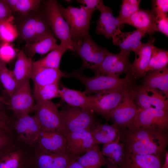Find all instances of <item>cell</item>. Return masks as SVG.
<instances>
[{
	"label": "cell",
	"mask_w": 168,
	"mask_h": 168,
	"mask_svg": "<svg viewBox=\"0 0 168 168\" xmlns=\"http://www.w3.org/2000/svg\"><path fill=\"white\" fill-rule=\"evenodd\" d=\"M120 142L125 151L136 154L160 157L168 143L167 131L154 130L133 125L120 129Z\"/></svg>",
	"instance_id": "obj_1"
},
{
	"label": "cell",
	"mask_w": 168,
	"mask_h": 168,
	"mask_svg": "<svg viewBox=\"0 0 168 168\" xmlns=\"http://www.w3.org/2000/svg\"><path fill=\"white\" fill-rule=\"evenodd\" d=\"M12 22L18 38L26 44H31L52 31L44 12L39 10L14 17Z\"/></svg>",
	"instance_id": "obj_2"
},
{
	"label": "cell",
	"mask_w": 168,
	"mask_h": 168,
	"mask_svg": "<svg viewBox=\"0 0 168 168\" xmlns=\"http://www.w3.org/2000/svg\"><path fill=\"white\" fill-rule=\"evenodd\" d=\"M65 76L80 81L85 86L84 93L89 96L93 93L99 94L110 93L134 84V78L129 74H126L123 78L101 74L89 77L85 76L81 71H74L66 73Z\"/></svg>",
	"instance_id": "obj_3"
},
{
	"label": "cell",
	"mask_w": 168,
	"mask_h": 168,
	"mask_svg": "<svg viewBox=\"0 0 168 168\" xmlns=\"http://www.w3.org/2000/svg\"><path fill=\"white\" fill-rule=\"evenodd\" d=\"M58 6L68 25L72 41L77 47L79 46L82 38L89 33L90 21L94 11L82 5L80 8L71 6L64 8L58 2Z\"/></svg>",
	"instance_id": "obj_4"
},
{
	"label": "cell",
	"mask_w": 168,
	"mask_h": 168,
	"mask_svg": "<svg viewBox=\"0 0 168 168\" xmlns=\"http://www.w3.org/2000/svg\"><path fill=\"white\" fill-rule=\"evenodd\" d=\"M93 113L68 104L62 106L60 113L63 134L89 129L97 122Z\"/></svg>",
	"instance_id": "obj_5"
},
{
	"label": "cell",
	"mask_w": 168,
	"mask_h": 168,
	"mask_svg": "<svg viewBox=\"0 0 168 168\" xmlns=\"http://www.w3.org/2000/svg\"><path fill=\"white\" fill-rule=\"evenodd\" d=\"M44 12L54 35L61 43L65 44L69 49L76 51L77 45L72 41L68 25L61 15L55 0L43 1Z\"/></svg>",
	"instance_id": "obj_6"
},
{
	"label": "cell",
	"mask_w": 168,
	"mask_h": 168,
	"mask_svg": "<svg viewBox=\"0 0 168 168\" xmlns=\"http://www.w3.org/2000/svg\"><path fill=\"white\" fill-rule=\"evenodd\" d=\"M134 84L127 87L121 102L110 115V119L119 130L133 124L138 109L134 103Z\"/></svg>",
	"instance_id": "obj_7"
},
{
	"label": "cell",
	"mask_w": 168,
	"mask_h": 168,
	"mask_svg": "<svg viewBox=\"0 0 168 168\" xmlns=\"http://www.w3.org/2000/svg\"><path fill=\"white\" fill-rule=\"evenodd\" d=\"M76 51L82 61V68H88L95 73L105 57L110 52L106 48L97 44L88 33L82 38Z\"/></svg>",
	"instance_id": "obj_8"
},
{
	"label": "cell",
	"mask_w": 168,
	"mask_h": 168,
	"mask_svg": "<svg viewBox=\"0 0 168 168\" xmlns=\"http://www.w3.org/2000/svg\"><path fill=\"white\" fill-rule=\"evenodd\" d=\"M131 125L151 130L167 131L168 112L153 108L139 107Z\"/></svg>",
	"instance_id": "obj_9"
},
{
	"label": "cell",
	"mask_w": 168,
	"mask_h": 168,
	"mask_svg": "<svg viewBox=\"0 0 168 168\" xmlns=\"http://www.w3.org/2000/svg\"><path fill=\"white\" fill-rule=\"evenodd\" d=\"M33 111L41 129L62 133L60 111L56 105L50 100L36 103Z\"/></svg>",
	"instance_id": "obj_10"
},
{
	"label": "cell",
	"mask_w": 168,
	"mask_h": 168,
	"mask_svg": "<svg viewBox=\"0 0 168 168\" xmlns=\"http://www.w3.org/2000/svg\"><path fill=\"white\" fill-rule=\"evenodd\" d=\"M29 80L26 79L20 83L10 98L8 104L13 111V115L29 114L34 111L35 104Z\"/></svg>",
	"instance_id": "obj_11"
},
{
	"label": "cell",
	"mask_w": 168,
	"mask_h": 168,
	"mask_svg": "<svg viewBox=\"0 0 168 168\" xmlns=\"http://www.w3.org/2000/svg\"><path fill=\"white\" fill-rule=\"evenodd\" d=\"M12 117L13 127L20 139L25 144L34 145L41 129L34 116L25 114Z\"/></svg>",
	"instance_id": "obj_12"
},
{
	"label": "cell",
	"mask_w": 168,
	"mask_h": 168,
	"mask_svg": "<svg viewBox=\"0 0 168 168\" xmlns=\"http://www.w3.org/2000/svg\"><path fill=\"white\" fill-rule=\"evenodd\" d=\"M34 153L33 145L23 144L0 155V168H30Z\"/></svg>",
	"instance_id": "obj_13"
},
{
	"label": "cell",
	"mask_w": 168,
	"mask_h": 168,
	"mask_svg": "<svg viewBox=\"0 0 168 168\" xmlns=\"http://www.w3.org/2000/svg\"><path fill=\"white\" fill-rule=\"evenodd\" d=\"M131 85L110 93L90 96L94 113L98 114L107 119H110L111 113L121 102L126 88Z\"/></svg>",
	"instance_id": "obj_14"
},
{
	"label": "cell",
	"mask_w": 168,
	"mask_h": 168,
	"mask_svg": "<svg viewBox=\"0 0 168 168\" xmlns=\"http://www.w3.org/2000/svg\"><path fill=\"white\" fill-rule=\"evenodd\" d=\"M24 144L13 127L12 117L0 111V155Z\"/></svg>",
	"instance_id": "obj_15"
},
{
	"label": "cell",
	"mask_w": 168,
	"mask_h": 168,
	"mask_svg": "<svg viewBox=\"0 0 168 168\" xmlns=\"http://www.w3.org/2000/svg\"><path fill=\"white\" fill-rule=\"evenodd\" d=\"M67 142V152L72 159L86 152L96 144L89 129L63 134Z\"/></svg>",
	"instance_id": "obj_16"
},
{
	"label": "cell",
	"mask_w": 168,
	"mask_h": 168,
	"mask_svg": "<svg viewBox=\"0 0 168 168\" xmlns=\"http://www.w3.org/2000/svg\"><path fill=\"white\" fill-rule=\"evenodd\" d=\"M30 168H66L71 159L65 153H49L35 144Z\"/></svg>",
	"instance_id": "obj_17"
},
{
	"label": "cell",
	"mask_w": 168,
	"mask_h": 168,
	"mask_svg": "<svg viewBox=\"0 0 168 168\" xmlns=\"http://www.w3.org/2000/svg\"><path fill=\"white\" fill-rule=\"evenodd\" d=\"M34 144L47 152L68 154L66 138L63 134L59 132L41 129Z\"/></svg>",
	"instance_id": "obj_18"
},
{
	"label": "cell",
	"mask_w": 168,
	"mask_h": 168,
	"mask_svg": "<svg viewBox=\"0 0 168 168\" xmlns=\"http://www.w3.org/2000/svg\"><path fill=\"white\" fill-rule=\"evenodd\" d=\"M99 18L96 21V34L103 35L110 39L121 32L124 24L113 16L111 9L103 4L98 9Z\"/></svg>",
	"instance_id": "obj_19"
},
{
	"label": "cell",
	"mask_w": 168,
	"mask_h": 168,
	"mask_svg": "<svg viewBox=\"0 0 168 168\" xmlns=\"http://www.w3.org/2000/svg\"><path fill=\"white\" fill-rule=\"evenodd\" d=\"M134 100L139 108H153L168 111V100L160 92L156 91L152 92L151 96L141 86H134Z\"/></svg>",
	"instance_id": "obj_20"
},
{
	"label": "cell",
	"mask_w": 168,
	"mask_h": 168,
	"mask_svg": "<svg viewBox=\"0 0 168 168\" xmlns=\"http://www.w3.org/2000/svg\"><path fill=\"white\" fill-rule=\"evenodd\" d=\"M155 39L151 37L146 43H142L137 52L136 55L138 56L134 61L131 64L129 72L128 74L134 78L144 77L146 74V70L149 64L152 54V50Z\"/></svg>",
	"instance_id": "obj_21"
},
{
	"label": "cell",
	"mask_w": 168,
	"mask_h": 168,
	"mask_svg": "<svg viewBox=\"0 0 168 168\" xmlns=\"http://www.w3.org/2000/svg\"><path fill=\"white\" fill-rule=\"evenodd\" d=\"M118 168H162V165L159 156L136 154L125 150L124 156Z\"/></svg>",
	"instance_id": "obj_22"
},
{
	"label": "cell",
	"mask_w": 168,
	"mask_h": 168,
	"mask_svg": "<svg viewBox=\"0 0 168 168\" xmlns=\"http://www.w3.org/2000/svg\"><path fill=\"white\" fill-rule=\"evenodd\" d=\"M146 34L142 30H137L132 32L121 31L112 38L113 43L119 47L120 51L130 53L134 51L135 54L142 43L141 39Z\"/></svg>",
	"instance_id": "obj_23"
},
{
	"label": "cell",
	"mask_w": 168,
	"mask_h": 168,
	"mask_svg": "<svg viewBox=\"0 0 168 168\" xmlns=\"http://www.w3.org/2000/svg\"><path fill=\"white\" fill-rule=\"evenodd\" d=\"M141 87L147 92L159 91L168 96V69L160 71H150L147 72Z\"/></svg>",
	"instance_id": "obj_24"
},
{
	"label": "cell",
	"mask_w": 168,
	"mask_h": 168,
	"mask_svg": "<svg viewBox=\"0 0 168 168\" xmlns=\"http://www.w3.org/2000/svg\"><path fill=\"white\" fill-rule=\"evenodd\" d=\"M66 73L59 69L43 68L33 65L30 79L33 81L34 86L38 87L59 83Z\"/></svg>",
	"instance_id": "obj_25"
},
{
	"label": "cell",
	"mask_w": 168,
	"mask_h": 168,
	"mask_svg": "<svg viewBox=\"0 0 168 168\" xmlns=\"http://www.w3.org/2000/svg\"><path fill=\"white\" fill-rule=\"evenodd\" d=\"M156 14L152 11L139 9L124 22L142 30L147 34H152L156 31Z\"/></svg>",
	"instance_id": "obj_26"
},
{
	"label": "cell",
	"mask_w": 168,
	"mask_h": 168,
	"mask_svg": "<svg viewBox=\"0 0 168 168\" xmlns=\"http://www.w3.org/2000/svg\"><path fill=\"white\" fill-rule=\"evenodd\" d=\"M59 97L68 105L93 112V107L90 96L83 92L68 88L61 85Z\"/></svg>",
	"instance_id": "obj_27"
},
{
	"label": "cell",
	"mask_w": 168,
	"mask_h": 168,
	"mask_svg": "<svg viewBox=\"0 0 168 168\" xmlns=\"http://www.w3.org/2000/svg\"><path fill=\"white\" fill-rule=\"evenodd\" d=\"M89 130L96 144H105L120 140V130L113 124L97 122Z\"/></svg>",
	"instance_id": "obj_28"
},
{
	"label": "cell",
	"mask_w": 168,
	"mask_h": 168,
	"mask_svg": "<svg viewBox=\"0 0 168 168\" xmlns=\"http://www.w3.org/2000/svg\"><path fill=\"white\" fill-rule=\"evenodd\" d=\"M54 34H46L31 44H26L25 49L31 58L35 54H46L54 49L58 44Z\"/></svg>",
	"instance_id": "obj_29"
},
{
	"label": "cell",
	"mask_w": 168,
	"mask_h": 168,
	"mask_svg": "<svg viewBox=\"0 0 168 168\" xmlns=\"http://www.w3.org/2000/svg\"><path fill=\"white\" fill-rule=\"evenodd\" d=\"M16 60L12 72L18 84L30 79L33 62L24 52L19 50L17 53Z\"/></svg>",
	"instance_id": "obj_30"
},
{
	"label": "cell",
	"mask_w": 168,
	"mask_h": 168,
	"mask_svg": "<svg viewBox=\"0 0 168 168\" xmlns=\"http://www.w3.org/2000/svg\"><path fill=\"white\" fill-rule=\"evenodd\" d=\"M85 168H100L106 163L98 144H95L82 156L75 159Z\"/></svg>",
	"instance_id": "obj_31"
},
{
	"label": "cell",
	"mask_w": 168,
	"mask_h": 168,
	"mask_svg": "<svg viewBox=\"0 0 168 168\" xmlns=\"http://www.w3.org/2000/svg\"><path fill=\"white\" fill-rule=\"evenodd\" d=\"M68 49V48L65 44L61 43L44 57L33 62V65L37 67L59 69L62 57Z\"/></svg>",
	"instance_id": "obj_32"
},
{
	"label": "cell",
	"mask_w": 168,
	"mask_h": 168,
	"mask_svg": "<svg viewBox=\"0 0 168 168\" xmlns=\"http://www.w3.org/2000/svg\"><path fill=\"white\" fill-rule=\"evenodd\" d=\"M120 140L112 143L103 144L101 151L103 156L108 158L110 163L118 166L124 156V145Z\"/></svg>",
	"instance_id": "obj_33"
},
{
	"label": "cell",
	"mask_w": 168,
	"mask_h": 168,
	"mask_svg": "<svg viewBox=\"0 0 168 168\" xmlns=\"http://www.w3.org/2000/svg\"><path fill=\"white\" fill-rule=\"evenodd\" d=\"M168 63V51L154 45L146 72L150 71H162L167 68Z\"/></svg>",
	"instance_id": "obj_34"
},
{
	"label": "cell",
	"mask_w": 168,
	"mask_h": 168,
	"mask_svg": "<svg viewBox=\"0 0 168 168\" xmlns=\"http://www.w3.org/2000/svg\"><path fill=\"white\" fill-rule=\"evenodd\" d=\"M59 83H56L41 86H34V96L36 103L59 97Z\"/></svg>",
	"instance_id": "obj_35"
},
{
	"label": "cell",
	"mask_w": 168,
	"mask_h": 168,
	"mask_svg": "<svg viewBox=\"0 0 168 168\" xmlns=\"http://www.w3.org/2000/svg\"><path fill=\"white\" fill-rule=\"evenodd\" d=\"M0 82L10 98L17 88L18 84L12 71L6 67L3 61L0 62Z\"/></svg>",
	"instance_id": "obj_36"
},
{
	"label": "cell",
	"mask_w": 168,
	"mask_h": 168,
	"mask_svg": "<svg viewBox=\"0 0 168 168\" xmlns=\"http://www.w3.org/2000/svg\"><path fill=\"white\" fill-rule=\"evenodd\" d=\"M13 18L0 20V39L2 42L9 43L18 37L17 30L12 22Z\"/></svg>",
	"instance_id": "obj_37"
},
{
	"label": "cell",
	"mask_w": 168,
	"mask_h": 168,
	"mask_svg": "<svg viewBox=\"0 0 168 168\" xmlns=\"http://www.w3.org/2000/svg\"><path fill=\"white\" fill-rule=\"evenodd\" d=\"M140 0H123L118 16L117 17L122 23L139 9Z\"/></svg>",
	"instance_id": "obj_38"
},
{
	"label": "cell",
	"mask_w": 168,
	"mask_h": 168,
	"mask_svg": "<svg viewBox=\"0 0 168 168\" xmlns=\"http://www.w3.org/2000/svg\"><path fill=\"white\" fill-rule=\"evenodd\" d=\"M42 2L41 0H18L14 12L21 14L38 10Z\"/></svg>",
	"instance_id": "obj_39"
},
{
	"label": "cell",
	"mask_w": 168,
	"mask_h": 168,
	"mask_svg": "<svg viewBox=\"0 0 168 168\" xmlns=\"http://www.w3.org/2000/svg\"><path fill=\"white\" fill-rule=\"evenodd\" d=\"M16 54V51L9 43L2 42L0 45V56L5 63L14 58Z\"/></svg>",
	"instance_id": "obj_40"
},
{
	"label": "cell",
	"mask_w": 168,
	"mask_h": 168,
	"mask_svg": "<svg viewBox=\"0 0 168 168\" xmlns=\"http://www.w3.org/2000/svg\"><path fill=\"white\" fill-rule=\"evenodd\" d=\"M156 31L161 32L168 36V18L167 14L164 13L156 14L155 19Z\"/></svg>",
	"instance_id": "obj_41"
},
{
	"label": "cell",
	"mask_w": 168,
	"mask_h": 168,
	"mask_svg": "<svg viewBox=\"0 0 168 168\" xmlns=\"http://www.w3.org/2000/svg\"><path fill=\"white\" fill-rule=\"evenodd\" d=\"M152 11L156 14L164 13L167 14L168 12V0H152Z\"/></svg>",
	"instance_id": "obj_42"
},
{
	"label": "cell",
	"mask_w": 168,
	"mask_h": 168,
	"mask_svg": "<svg viewBox=\"0 0 168 168\" xmlns=\"http://www.w3.org/2000/svg\"><path fill=\"white\" fill-rule=\"evenodd\" d=\"M12 13L5 0H0V20L7 19L13 17Z\"/></svg>",
	"instance_id": "obj_43"
},
{
	"label": "cell",
	"mask_w": 168,
	"mask_h": 168,
	"mask_svg": "<svg viewBox=\"0 0 168 168\" xmlns=\"http://www.w3.org/2000/svg\"><path fill=\"white\" fill-rule=\"evenodd\" d=\"M77 1L82 4L86 5L88 8L95 11L98 9L104 4L103 1L101 0H78Z\"/></svg>",
	"instance_id": "obj_44"
},
{
	"label": "cell",
	"mask_w": 168,
	"mask_h": 168,
	"mask_svg": "<svg viewBox=\"0 0 168 168\" xmlns=\"http://www.w3.org/2000/svg\"><path fill=\"white\" fill-rule=\"evenodd\" d=\"M66 168H85L80 165L75 160L72 159Z\"/></svg>",
	"instance_id": "obj_45"
},
{
	"label": "cell",
	"mask_w": 168,
	"mask_h": 168,
	"mask_svg": "<svg viewBox=\"0 0 168 168\" xmlns=\"http://www.w3.org/2000/svg\"><path fill=\"white\" fill-rule=\"evenodd\" d=\"M5 1L9 8L12 12H14L18 0H5Z\"/></svg>",
	"instance_id": "obj_46"
},
{
	"label": "cell",
	"mask_w": 168,
	"mask_h": 168,
	"mask_svg": "<svg viewBox=\"0 0 168 168\" xmlns=\"http://www.w3.org/2000/svg\"><path fill=\"white\" fill-rule=\"evenodd\" d=\"M7 103L5 102L4 100L0 96V111H4L6 110V105Z\"/></svg>",
	"instance_id": "obj_47"
},
{
	"label": "cell",
	"mask_w": 168,
	"mask_h": 168,
	"mask_svg": "<svg viewBox=\"0 0 168 168\" xmlns=\"http://www.w3.org/2000/svg\"><path fill=\"white\" fill-rule=\"evenodd\" d=\"M165 157L164 163L162 165V168H168V152L166 151L165 153Z\"/></svg>",
	"instance_id": "obj_48"
},
{
	"label": "cell",
	"mask_w": 168,
	"mask_h": 168,
	"mask_svg": "<svg viewBox=\"0 0 168 168\" xmlns=\"http://www.w3.org/2000/svg\"><path fill=\"white\" fill-rule=\"evenodd\" d=\"M2 61V60L1 58V57H0V61Z\"/></svg>",
	"instance_id": "obj_49"
},
{
	"label": "cell",
	"mask_w": 168,
	"mask_h": 168,
	"mask_svg": "<svg viewBox=\"0 0 168 168\" xmlns=\"http://www.w3.org/2000/svg\"><path fill=\"white\" fill-rule=\"evenodd\" d=\"M0 41H1V40H0Z\"/></svg>",
	"instance_id": "obj_50"
},
{
	"label": "cell",
	"mask_w": 168,
	"mask_h": 168,
	"mask_svg": "<svg viewBox=\"0 0 168 168\" xmlns=\"http://www.w3.org/2000/svg\"><path fill=\"white\" fill-rule=\"evenodd\" d=\"M0 84H1V83H0Z\"/></svg>",
	"instance_id": "obj_51"
}]
</instances>
